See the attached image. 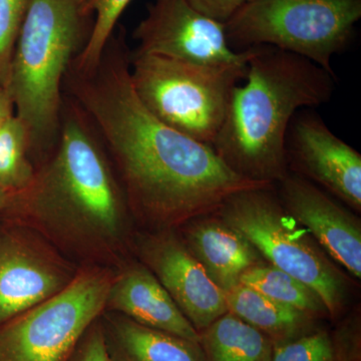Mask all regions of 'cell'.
<instances>
[{
    "instance_id": "cell-25",
    "label": "cell",
    "mask_w": 361,
    "mask_h": 361,
    "mask_svg": "<svg viewBox=\"0 0 361 361\" xmlns=\"http://www.w3.org/2000/svg\"><path fill=\"white\" fill-rule=\"evenodd\" d=\"M68 361H116L109 348L103 323L99 319L85 331Z\"/></svg>"
},
{
    "instance_id": "cell-24",
    "label": "cell",
    "mask_w": 361,
    "mask_h": 361,
    "mask_svg": "<svg viewBox=\"0 0 361 361\" xmlns=\"http://www.w3.org/2000/svg\"><path fill=\"white\" fill-rule=\"evenodd\" d=\"M337 361H361V320L360 311H355L338 320L331 331Z\"/></svg>"
},
{
    "instance_id": "cell-3",
    "label": "cell",
    "mask_w": 361,
    "mask_h": 361,
    "mask_svg": "<svg viewBox=\"0 0 361 361\" xmlns=\"http://www.w3.org/2000/svg\"><path fill=\"white\" fill-rule=\"evenodd\" d=\"M244 80L233 90L212 147L233 172L275 185L289 172L285 141L294 116L329 103L336 75L298 54L261 45L254 47Z\"/></svg>"
},
{
    "instance_id": "cell-27",
    "label": "cell",
    "mask_w": 361,
    "mask_h": 361,
    "mask_svg": "<svg viewBox=\"0 0 361 361\" xmlns=\"http://www.w3.org/2000/svg\"><path fill=\"white\" fill-rule=\"evenodd\" d=\"M16 115L13 99L6 87L0 84V125Z\"/></svg>"
},
{
    "instance_id": "cell-2",
    "label": "cell",
    "mask_w": 361,
    "mask_h": 361,
    "mask_svg": "<svg viewBox=\"0 0 361 361\" xmlns=\"http://www.w3.org/2000/svg\"><path fill=\"white\" fill-rule=\"evenodd\" d=\"M1 213L82 255H101L122 245L129 204L96 130L68 97L56 148L37 167L30 184L11 194Z\"/></svg>"
},
{
    "instance_id": "cell-12",
    "label": "cell",
    "mask_w": 361,
    "mask_h": 361,
    "mask_svg": "<svg viewBox=\"0 0 361 361\" xmlns=\"http://www.w3.org/2000/svg\"><path fill=\"white\" fill-rule=\"evenodd\" d=\"M137 249L141 263L155 275L198 334L228 312L224 292L174 229L140 237Z\"/></svg>"
},
{
    "instance_id": "cell-21",
    "label": "cell",
    "mask_w": 361,
    "mask_h": 361,
    "mask_svg": "<svg viewBox=\"0 0 361 361\" xmlns=\"http://www.w3.org/2000/svg\"><path fill=\"white\" fill-rule=\"evenodd\" d=\"M130 1L132 0H89L90 8L94 14V26L89 42L71 65L73 70L85 73L96 68L104 47Z\"/></svg>"
},
{
    "instance_id": "cell-28",
    "label": "cell",
    "mask_w": 361,
    "mask_h": 361,
    "mask_svg": "<svg viewBox=\"0 0 361 361\" xmlns=\"http://www.w3.org/2000/svg\"><path fill=\"white\" fill-rule=\"evenodd\" d=\"M11 193L0 187V213L6 208L7 204L11 200Z\"/></svg>"
},
{
    "instance_id": "cell-23",
    "label": "cell",
    "mask_w": 361,
    "mask_h": 361,
    "mask_svg": "<svg viewBox=\"0 0 361 361\" xmlns=\"http://www.w3.org/2000/svg\"><path fill=\"white\" fill-rule=\"evenodd\" d=\"M30 0H0V84L6 87L9 68Z\"/></svg>"
},
{
    "instance_id": "cell-20",
    "label": "cell",
    "mask_w": 361,
    "mask_h": 361,
    "mask_svg": "<svg viewBox=\"0 0 361 361\" xmlns=\"http://www.w3.org/2000/svg\"><path fill=\"white\" fill-rule=\"evenodd\" d=\"M35 171L30 133L14 115L0 125V187L11 194L20 192L30 184Z\"/></svg>"
},
{
    "instance_id": "cell-4",
    "label": "cell",
    "mask_w": 361,
    "mask_h": 361,
    "mask_svg": "<svg viewBox=\"0 0 361 361\" xmlns=\"http://www.w3.org/2000/svg\"><path fill=\"white\" fill-rule=\"evenodd\" d=\"M94 21L89 0H30L6 87L16 116L30 133L32 161L39 165L56 148L63 84L89 42Z\"/></svg>"
},
{
    "instance_id": "cell-17",
    "label": "cell",
    "mask_w": 361,
    "mask_h": 361,
    "mask_svg": "<svg viewBox=\"0 0 361 361\" xmlns=\"http://www.w3.org/2000/svg\"><path fill=\"white\" fill-rule=\"evenodd\" d=\"M225 299L229 312L269 337L273 344L294 341L323 326L322 320L241 283L225 292Z\"/></svg>"
},
{
    "instance_id": "cell-26",
    "label": "cell",
    "mask_w": 361,
    "mask_h": 361,
    "mask_svg": "<svg viewBox=\"0 0 361 361\" xmlns=\"http://www.w3.org/2000/svg\"><path fill=\"white\" fill-rule=\"evenodd\" d=\"M188 4L207 18L225 25L247 0H187Z\"/></svg>"
},
{
    "instance_id": "cell-7",
    "label": "cell",
    "mask_w": 361,
    "mask_h": 361,
    "mask_svg": "<svg viewBox=\"0 0 361 361\" xmlns=\"http://www.w3.org/2000/svg\"><path fill=\"white\" fill-rule=\"evenodd\" d=\"M360 18L361 0H249L225 32L234 51L275 47L334 75L332 56L348 47Z\"/></svg>"
},
{
    "instance_id": "cell-8",
    "label": "cell",
    "mask_w": 361,
    "mask_h": 361,
    "mask_svg": "<svg viewBox=\"0 0 361 361\" xmlns=\"http://www.w3.org/2000/svg\"><path fill=\"white\" fill-rule=\"evenodd\" d=\"M113 277L99 268L75 275L56 295L0 325V361H68L106 310Z\"/></svg>"
},
{
    "instance_id": "cell-14",
    "label": "cell",
    "mask_w": 361,
    "mask_h": 361,
    "mask_svg": "<svg viewBox=\"0 0 361 361\" xmlns=\"http://www.w3.org/2000/svg\"><path fill=\"white\" fill-rule=\"evenodd\" d=\"M106 308L139 324L199 343L198 331L142 263H133L113 277Z\"/></svg>"
},
{
    "instance_id": "cell-19",
    "label": "cell",
    "mask_w": 361,
    "mask_h": 361,
    "mask_svg": "<svg viewBox=\"0 0 361 361\" xmlns=\"http://www.w3.org/2000/svg\"><path fill=\"white\" fill-rule=\"evenodd\" d=\"M240 283L322 322L329 318L326 306L317 292L266 261L246 270L240 277Z\"/></svg>"
},
{
    "instance_id": "cell-29",
    "label": "cell",
    "mask_w": 361,
    "mask_h": 361,
    "mask_svg": "<svg viewBox=\"0 0 361 361\" xmlns=\"http://www.w3.org/2000/svg\"><path fill=\"white\" fill-rule=\"evenodd\" d=\"M247 1H249V0H247Z\"/></svg>"
},
{
    "instance_id": "cell-10",
    "label": "cell",
    "mask_w": 361,
    "mask_h": 361,
    "mask_svg": "<svg viewBox=\"0 0 361 361\" xmlns=\"http://www.w3.org/2000/svg\"><path fill=\"white\" fill-rule=\"evenodd\" d=\"M77 273L23 227H0V325L63 291Z\"/></svg>"
},
{
    "instance_id": "cell-9",
    "label": "cell",
    "mask_w": 361,
    "mask_h": 361,
    "mask_svg": "<svg viewBox=\"0 0 361 361\" xmlns=\"http://www.w3.org/2000/svg\"><path fill=\"white\" fill-rule=\"evenodd\" d=\"M133 52L204 65H247L254 47L234 51L225 25L207 18L187 0H153L135 28Z\"/></svg>"
},
{
    "instance_id": "cell-11",
    "label": "cell",
    "mask_w": 361,
    "mask_h": 361,
    "mask_svg": "<svg viewBox=\"0 0 361 361\" xmlns=\"http://www.w3.org/2000/svg\"><path fill=\"white\" fill-rule=\"evenodd\" d=\"M287 166L334 196L355 212L361 211V155L337 137L317 114L299 111L285 141Z\"/></svg>"
},
{
    "instance_id": "cell-15",
    "label": "cell",
    "mask_w": 361,
    "mask_h": 361,
    "mask_svg": "<svg viewBox=\"0 0 361 361\" xmlns=\"http://www.w3.org/2000/svg\"><path fill=\"white\" fill-rule=\"evenodd\" d=\"M180 227L185 245L224 293L240 283L246 270L265 261L245 237L215 212L193 218Z\"/></svg>"
},
{
    "instance_id": "cell-22",
    "label": "cell",
    "mask_w": 361,
    "mask_h": 361,
    "mask_svg": "<svg viewBox=\"0 0 361 361\" xmlns=\"http://www.w3.org/2000/svg\"><path fill=\"white\" fill-rule=\"evenodd\" d=\"M272 361H337L331 332L322 326L294 341L274 344Z\"/></svg>"
},
{
    "instance_id": "cell-5",
    "label": "cell",
    "mask_w": 361,
    "mask_h": 361,
    "mask_svg": "<svg viewBox=\"0 0 361 361\" xmlns=\"http://www.w3.org/2000/svg\"><path fill=\"white\" fill-rule=\"evenodd\" d=\"M215 213L245 237L266 262L317 292L329 319H341L350 297L348 277L287 212L273 185L241 190L228 197Z\"/></svg>"
},
{
    "instance_id": "cell-13",
    "label": "cell",
    "mask_w": 361,
    "mask_h": 361,
    "mask_svg": "<svg viewBox=\"0 0 361 361\" xmlns=\"http://www.w3.org/2000/svg\"><path fill=\"white\" fill-rule=\"evenodd\" d=\"M279 184L280 202L339 267L361 278V223L348 206L314 183L288 172Z\"/></svg>"
},
{
    "instance_id": "cell-16",
    "label": "cell",
    "mask_w": 361,
    "mask_h": 361,
    "mask_svg": "<svg viewBox=\"0 0 361 361\" xmlns=\"http://www.w3.org/2000/svg\"><path fill=\"white\" fill-rule=\"evenodd\" d=\"M116 361H206L198 342L114 316L103 324Z\"/></svg>"
},
{
    "instance_id": "cell-1",
    "label": "cell",
    "mask_w": 361,
    "mask_h": 361,
    "mask_svg": "<svg viewBox=\"0 0 361 361\" xmlns=\"http://www.w3.org/2000/svg\"><path fill=\"white\" fill-rule=\"evenodd\" d=\"M130 51L121 26L96 68H70L63 84L115 166L130 212L158 230L174 229L215 212L241 190L266 186L233 172L213 147L154 116L133 87Z\"/></svg>"
},
{
    "instance_id": "cell-18",
    "label": "cell",
    "mask_w": 361,
    "mask_h": 361,
    "mask_svg": "<svg viewBox=\"0 0 361 361\" xmlns=\"http://www.w3.org/2000/svg\"><path fill=\"white\" fill-rule=\"evenodd\" d=\"M206 361H272V341L255 327L226 312L199 332Z\"/></svg>"
},
{
    "instance_id": "cell-6",
    "label": "cell",
    "mask_w": 361,
    "mask_h": 361,
    "mask_svg": "<svg viewBox=\"0 0 361 361\" xmlns=\"http://www.w3.org/2000/svg\"><path fill=\"white\" fill-rule=\"evenodd\" d=\"M247 68L130 51V80L144 106L169 127L211 147Z\"/></svg>"
}]
</instances>
